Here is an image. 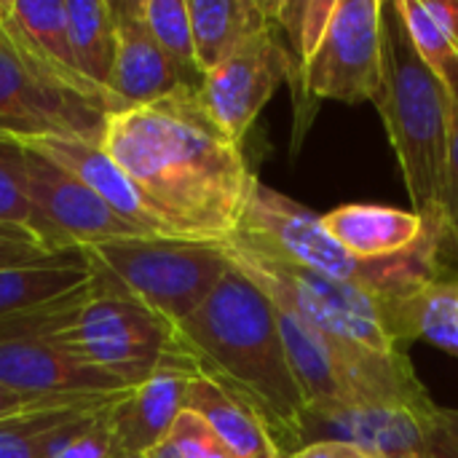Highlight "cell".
Returning <instances> with one entry per match:
<instances>
[{
	"mask_svg": "<svg viewBox=\"0 0 458 458\" xmlns=\"http://www.w3.org/2000/svg\"><path fill=\"white\" fill-rule=\"evenodd\" d=\"M284 81L293 83L298 94L301 67L279 30L271 27L242 43L231 56L209 70L199 89V99L212 121L242 145L244 134Z\"/></svg>",
	"mask_w": 458,
	"mask_h": 458,
	"instance_id": "obj_11",
	"label": "cell"
},
{
	"mask_svg": "<svg viewBox=\"0 0 458 458\" xmlns=\"http://www.w3.org/2000/svg\"><path fill=\"white\" fill-rule=\"evenodd\" d=\"M0 333L51 338L126 389L182 357L172 322L137 301L94 290L89 279L43 306L0 319Z\"/></svg>",
	"mask_w": 458,
	"mask_h": 458,
	"instance_id": "obj_4",
	"label": "cell"
},
{
	"mask_svg": "<svg viewBox=\"0 0 458 458\" xmlns=\"http://www.w3.org/2000/svg\"><path fill=\"white\" fill-rule=\"evenodd\" d=\"M287 458H384L376 451L357 445V443H346V440H317V443H306L303 448H298L295 454Z\"/></svg>",
	"mask_w": 458,
	"mask_h": 458,
	"instance_id": "obj_33",
	"label": "cell"
},
{
	"mask_svg": "<svg viewBox=\"0 0 458 458\" xmlns=\"http://www.w3.org/2000/svg\"><path fill=\"white\" fill-rule=\"evenodd\" d=\"M70 252V250H67ZM64 252H48L46 247L27 244V242H0V268H16V266H38L51 263Z\"/></svg>",
	"mask_w": 458,
	"mask_h": 458,
	"instance_id": "obj_34",
	"label": "cell"
},
{
	"mask_svg": "<svg viewBox=\"0 0 458 458\" xmlns=\"http://www.w3.org/2000/svg\"><path fill=\"white\" fill-rule=\"evenodd\" d=\"M255 250L271 252L301 268H311L335 282L360 287L376 298L394 301L408 290L445 276L443 247L451 239L448 225L440 223L435 231L416 244L411 252L384 260H362L346 252L322 225V215L287 199L284 193L255 180L239 217L236 231L228 236Z\"/></svg>",
	"mask_w": 458,
	"mask_h": 458,
	"instance_id": "obj_3",
	"label": "cell"
},
{
	"mask_svg": "<svg viewBox=\"0 0 458 458\" xmlns=\"http://www.w3.org/2000/svg\"><path fill=\"white\" fill-rule=\"evenodd\" d=\"M89 279L81 250H70L51 263L0 268V319L43 306L64 293H72Z\"/></svg>",
	"mask_w": 458,
	"mask_h": 458,
	"instance_id": "obj_23",
	"label": "cell"
},
{
	"mask_svg": "<svg viewBox=\"0 0 458 458\" xmlns=\"http://www.w3.org/2000/svg\"><path fill=\"white\" fill-rule=\"evenodd\" d=\"M126 394V392H123ZM115 397H97L72 405L32 411L21 416H11L0 421V458H56L64 443L75 435V429L97 416L99 411L110 408Z\"/></svg>",
	"mask_w": 458,
	"mask_h": 458,
	"instance_id": "obj_21",
	"label": "cell"
},
{
	"mask_svg": "<svg viewBox=\"0 0 458 458\" xmlns=\"http://www.w3.org/2000/svg\"><path fill=\"white\" fill-rule=\"evenodd\" d=\"M115 11V62L107 91L121 107L150 105L174 94L182 83L172 62L156 43L140 0H113Z\"/></svg>",
	"mask_w": 458,
	"mask_h": 458,
	"instance_id": "obj_16",
	"label": "cell"
},
{
	"mask_svg": "<svg viewBox=\"0 0 458 458\" xmlns=\"http://www.w3.org/2000/svg\"><path fill=\"white\" fill-rule=\"evenodd\" d=\"M274 11L276 0H188L201 75L258 32L276 27Z\"/></svg>",
	"mask_w": 458,
	"mask_h": 458,
	"instance_id": "obj_19",
	"label": "cell"
},
{
	"mask_svg": "<svg viewBox=\"0 0 458 458\" xmlns=\"http://www.w3.org/2000/svg\"><path fill=\"white\" fill-rule=\"evenodd\" d=\"M196 376L199 373L191 357L182 352V357L156 370L140 386L129 389L107 411L118 458L148 456V451H153L172 435L180 413L185 411L188 386Z\"/></svg>",
	"mask_w": 458,
	"mask_h": 458,
	"instance_id": "obj_15",
	"label": "cell"
},
{
	"mask_svg": "<svg viewBox=\"0 0 458 458\" xmlns=\"http://www.w3.org/2000/svg\"><path fill=\"white\" fill-rule=\"evenodd\" d=\"M102 148L140 193L193 242H225L258 180L242 145L212 121L199 89L188 86L150 105L110 113Z\"/></svg>",
	"mask_w": 458,
	"mask_h": 458,
	"instance_id": "obj_1",
	"label": "cell"
},
{
	"mask_svg": "<svg viewBox=\"0 0 458 458\" xmlns=\"http://www.w3.org/2000/svg\"><path fill=\"white\" fill-rule=\"evenodd\" d=\"M0 225L24 228L38 239L35 215H32L30 196H27L24 148L5 137H0Z\"/></svg>",
	"mask_w": 458,
	"mask_h": 458,
	"instance_id": "obj_28",
	"label": "cell"
},
{
	"mask_svg": "<svg viewBox=\"0 0 458 458\" xmlns=\"http://www.w3.org/2000/svg\"><path fill=\"white\" fill-rule=\"evenodd\" d=\"M0 242H27V244H38V239L24 231V228H13V225H0ZM40 247V244H38Z\"/></svg>",
	"mask_w": 458,
	"mask_h": 458,
	"instance_id": "obj_36",
	"label": "cell"
},
{
	"mask_svg": "<svg viewBox=\"0 0 458 458\" xmlns=\"http://www.w3.org/2000/svg\"><path fill=\"white\" fill-rule=\"evenodd\" d=\"M0 384L30 394L107 397L129 392L43 335L0 333Z\"/></svg>",
	"mask_w": 458,
	"mask_h": 458,
	"instance_id": "obj_14",
	"label": "cell"
},
{
	"mask_svg": "<svg viewBox=\"0 0 458 458\" xmlns=\"http://www.w3.org/2000/svg\"><path fill=\"white\" fill-rule=\"evenodd\" d=\"M121 458H148V456H121Z\"/></svg>",
	"mask_w": 458,
	"mask_h": 458,
	"instance_id": "obj_39",
	"label": "cell"
},
{
	"mask_svg": "<svg viewBox=\"0 0 458 458\" xmlns=\"http://www.w3.org/2000/svg\"><path fill=\"white\" fill-rule=\"evenodd\" d=\"M107 397H115V394H107ZM83 400H97V397H83V394H78V397H67V394H30V392H19V389H11V386L0 384V421L11 419V416L32 413V411H46V408L83 403Z\"/></svg>",
	"mask_w": 458,
	"mask_h": 458,
	"instance_id": "obj_32",
	"label": "cell"
},
{
	"mask_svg": "<svg viewBox=\"0 0 458 458\" xmlns=\"http://www.w3.org/2000/svg\"><path fill=\"white\" fill-rule=\"evenodd\" d=\"M113 110L62 81L11 30L0 27V137H67L102 145Z\"/></svg>",
	"mask_w": 458,
	"mask_h": 458,
	"instance_id": "obj_8",
	"label": "cell"
},
{
	"mask_svg": "<svg viewBox=\"0 0 458 458\" xmlns=\"http://www.w3.org/2000/svg\"><path fill=\"white\" fill-rule=\"evenodd\" d=\"M11 3L13 0H0V27L8 21V16H11Z\"/></svg>",
	"mask_w": 458,
	"mask_h": 458,
	"instance_id": "obj_38",
	"label": "cell"
},
{
	"mask_svg": "<svg viewBox=\"0 0 458 458\" xmlns=\"http://www.w3.org/2000/svg\"><path fill=\"white\" fill-rule=\"evenodd\" d=\"M424 5L458 51V0H424Z\"/></svg>",
	"mask_w": 458,
	"mask_h": 458,
	"instance_id": "obj_35",
	"label": "cell"
},
{
	"mask_svg": "<svg viewBox=\"0 0 458 458\" xmlns=\"http://www.w3.org/2000/svg\"><path fill=\"white\" fill-rule=\"evenodd\" d=\"M384 78L373 102L397 153L413 212L443 215L451 99L411 43L397 0L381 3Z\"/></svg>",
	"mask_w": 458,
	"mask_h": 458,
	"instance_id": "obj_5",
	"label": "cell"
},
{
	"mask_svg": "<svg viewBox=\"0 0 458 458\" xmlns=\"http://www.w3.org/2000/svg\"><path fill=\"white\" fill-rule=\"evenodd\" d=\"M405 30L411 35L413 48L424 59V64L443 81L445 89L458 83V51L445 35V30L432 19L424 0H397Z\"/></svg>",
	"mask_w": 458,
	"mask_h": 458,
	"instance_id": "obj_26",
	"label": "cell"
},
{
	"mask_svg": "<svg viewBox=\"0 0 458 458\" xmlns=\"http://www.w3.org/2000/svg\"><path fill=\"white\" fill-rule=\"evenodd\" d=\"M397 458H405V456H397Z\"/></svg>",
	"mask_w": 458,
	"mask_h": 458,
	"instance_id": "obj_41",
	"label": "cell"
},
{
	"mask_svg": "<svg viewBox=\"0 0 458 458\" xmlns=\"http://www.w3.org/2000/svg\"><path fill=\"white\" fill-rule=\"evenodd\" d=\"M64 11H67L70 46L81 75L91 86L107 91L113 62H115L113 0H64Z\"/></svg>",
	"mask_w": 458,
	"mask_h": 458,
	"instance_id": "obj_24",
	"label": "cell"
},
{
	"mask_svg": "<svg viewBox=\"0 0 458 458\" xmlns=\"http://www.w3.org/2000/svg\"><path fill=\"white\" fill-rule=\"evenodd\" d=\"M317 440L357 443L384 458H458V411L435 403L394 411H309L303 445Z\"/></svg>",
	"mask_w": 458,
	"mask_h": 458,
	"instance_id": "obj_10",
	"label": "cell"
},
{
	"mask_svg": "<svg viewBox=\"0 0 458 458\" xmlns=\"http://www.w3.org/2000/svg\"><path fill=\"white\" fill-rule=\"evenodd\" d=\"M182 458H233V454L217 440V435L191 411H182L172 435Z\"/></svg>",
	"mask_w": 458,
	"mask_h": 458,
	"instance_id": "obj_30",
	"label": "cell"
},
{
	"mask_svg": "<svg viewBox=\"0 0 458 458\" xmlns=\"http://www.w3.org/2000/svg\"><path fill=\"white\" fill-rule=\"evenodd\" d=\"M456 282H458V271H456Z\"/></svg>",
	"mask_w": 458,
	"mask_h": 458,
	"instance_id": "obj_40",
	"label": "cell"
},
{
	"mask_svg": "<svg viewBox=\"0 0 458 458\" xmlns=\"http://www.w3.org/2000/svg\"><path fill=\"white\" fill-rule=\"evenodd\" d=\"M220 244L231 266L244 274L274 306L295 314L335 349L346 354L381 357L408 354L386 325L381 298L236 239H225Z\"/></svg>",
	"mask_w": 458,
	"mask_h": 458,
	"instance_id": "obj_7",
	"label": "cell"
},
{
	"mask_svg": "<svg viewBox=\"0 0 458 458\" xmlns=\"http://www.w3.org/2000/svg\"><path fill=\"white\" fill-rule=\"evenodd\" d=\"M89 284L156 311L174 327L185 322L231 271L220 242L113 239L81 247Z\"/></svg>",
	"mask_w": 458,
	"mask_h": 458,
	"instance_id": "obj_6",
	"label": "cell"
},
{
	"mask_svg": "<svg viewBox=\"0 0 458 458\" xmlns=\"http://www.w3.org/2000/svg\"><path fill=\"white\" fill-rule=\"evenodd\" d=\"M335 5L338 0H276V30L287 38V48L301 70L322 43Z\"/></svg>",
	"mask_w": 458,
	"mask_h": 458,
	"instance_id": "obj_27",
	"label": "cell"
},
{
	"mask_svg": "<svg viewBox=\"0 0 458 458\" xmlns=\"http://www.w3.org/2000/svg\"><path fill=\"white\" fill-rule=\"evenodd\" d=\"M140 8L156 43L180 75V83L188 89H201L204 75L196 59L188 0H140Z\"/></svg>",
	"mask_w": 458,
	"mask_h": 458,
	"instance_id": "obj_25",
	"label": "cell"
},
{
	"mask_svg": "<svg viewBox=\"0 0 458 458\" xmlns=\"http://www.w3.org/2000/svg\"><path fill=\"white\" fill-rule=\"evenodd\" d=\"M24 166L38 242L48 252H67L89 244L140 236L91 188H86L75 174L62 169L48 156L24 148Z\"/></svg>",
	"mask_w": 458,
	"mask_h": 458,
	"instance_id": "obj_12",
	"label": "cell"
},
{
	"mask_svg": "<svg viewBox=\"0 0 458 458\" xmlns=\"http://www.w3.org/2000/svg\"><path fill=\"white\" fill-rule=\"evenodd\" d=\"M110 408H105L97 416L86 419L75 429V435L64 443V448L59 451L56 458H118L115 443H113V432H110V421H107V411Z\"/></svg>",
	"mask_w": 458,
	"mask_h": 458,
	"instance_id": "obj_29",
	"label": "cell"
},
{
	"mask_svg": "<svg viewBox=\"0 0 458 458\" xmlns=\"http://www.w3.org/2000/svg\"><path fill=\"white\" fill-rule=\"evenodd\" d=\"M381 3L384 0H338L322 43L301 70L298 107H303V97L344 105L378 99L384 78Z\"/></svg>",
	"mask_w": 458,
	"mask_h": 458,
	"instance_id": "obj_9",
	"label": "cell"
},
{
	"mask_svg": "<svg viewBox=\"0 0 458 458\" xmlns=\"http://www.w3.org/2000/svg\"><path fill=\"white\" fill-rule=\"evenodd\" d=\"M448 91L451 99V123H448V156H445V185H443V220L458 252V83Z\"/></svg>",
	"mask_w": 458,
	"mask_h": 458,
	"instance_id": "obj_31",
	"label": "cell"
},
{
	"mask_svg": "<svg viewBox=\"0 0 458 458\" xmlns=\"http://www.w3.org/2000/svg\"><path fill=\"white\" fill-rule=\"evenodd\" d=\"M148 458H182V454L177 451L174 440H172V437H166V440H164V443H158L153 451H148Z\"/></svg>",
	"mask_w": 458,
	"mask_h": 458,
	"instance_id": "obj_37",
	"label": "cell"
},
{
	"mask_svg": "<svg viewBox=\"0 0 458 458\" xmlns=\"http://www.w3.org/2000/svg\"><path fill=\"white\" fill-rule=\"evenodd\" d=\"M443 215H419L384 204H344L322 215L325 231L354 258L384 260L411 252L421 244Z\"/></svg>",
	"mask_w": 458,
	"mask_h": 458,
	"instance_id": "obj_17",
	"label": "cell"
},
{
	"mask_svg": "<svg viewBox=\"0 0 458 458\" xmlns=\"http://www.w3.org/2000/svg\"><path fill=\"white\" fill-rule=\"evenodd\" d=\"M185 411L196 413L233 458H282L263 421L204 376L191 381Z\"/></svg>",
	"mask_w": 458,
	"mask_h": 458,
	"instance_id": "obj_22",
	"label": "cell"
},
{
	"mask_svg": "<svg viewBox=\"0 0 458 458\" xmlns=\"http://www.w3.org/2000/svg\"><path fill=\"white\" fill-rule=\"evenodd\" d=\"M19 145L32 148L62 169L75 174L86 188H91L123 223H129L140 236L148 239H185L131 182V177L110 158L102 145L67 140V137H38L21 140Z\"/></svg>",
	"mask_w": 458,
	"mask_h": 458,
	"instance_id": "obj_13",
	"label": "cell"
},
{
	"mask_svg": "<svg viewBox=\"0 0 458 458\" xmlns=\"http://www.w3.org/2000/svg\"><path fill=\"white\" fill-rule=\"evenodd\" d=\"M386 325L400 346L427 341L458 357V282L456 276L429 279L405 295L386 301Z\"/></svg>",
	"mask_w": 458,
	"mask_h": 458,
	"instance_id": "obj_20",
	"label": "cell"
},
{
	"mask_svg": "<svg viewBox=\"0 0 458 458\" xmlns=\"http://www.w3.org/2000/svg\"><path fill=\"white\" fill-rule=\"evenodd\" d=\"M8 30L48 67L54 70L62 81H67L72 89H78L81 94L107 105L113 113L123 110L113 94L91 86L72 56V46H70V30H67V11H64V0H13L11 3V16H8Z\"/></svg>",
	"mask_w": 458,
	"mask_h": 458,
	"instance_id": "obj_18",
	"label": "cell"
},
{
	"mask_svg": "<svg viewBox=\"0 0 458 458\" xmlns=\"http://www.w3.org/2000/svg\"><path fill=\"white\" fill-rule=\"evenodd\" d=\"M199 376L252 411L282 458L303 445L306 397L295 381L274 303L233 266L212 295L177 325Z\"/></svg>",
	"mask_w": 458,
	"mask_h": 458,
	"instance_id": "obj_2",
	"label": "cell"
}]
</instances>
